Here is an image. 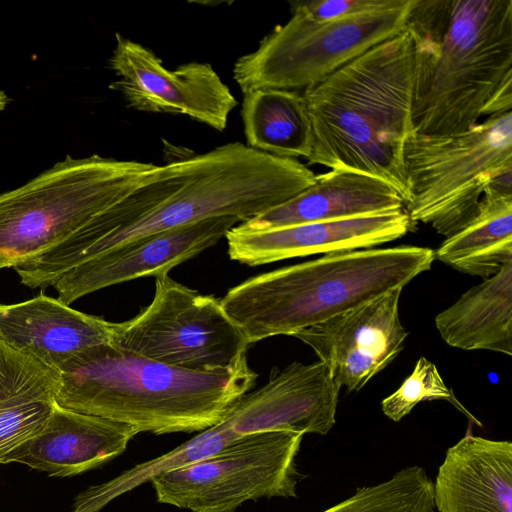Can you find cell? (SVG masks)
<instances>
[{
    "instance_id": "obj_5",
    "label": "cell",
    "mask_w": 512,
    "mask_h": 512,
    "mask_svg": "<svg viewBox=\"0 0 512 512\" xmlns=\"http://www.w3.org/2000/svg\"><path fill=\"white\" fill-rule=\"evenodd\" d=\"M157 165L67 155L0 193V270L68 238L141 185Z\"/></svg>"
},
{
    "instance_id": "obj_13",
    "label": "cell",
    "mask_w": 512,
    "mask_h": 512,
    "mask_svg": "<svg viewBox=\"0 0 512 512\" xmlns=\"http://www.w3.org/2000/svg\"><path fill=\"white\" fill-rule=\"evenodd\" d=\"M405 208L266 230L234 226L225 235L232 260L249 266L314 254L371 249L415 231Z\"/></svg>"
},
{
    "instance_id": "obj_18",
    "label": "cell",
    "mask_w": 512,
    "mask_h": 512,
    "mask_svg": "<svg viewBox=\"0 0 512 512\" xmlns=\"http://www.w3.org/2000/svg\"><path fill=\"white\" fill-rule=\"evenodd\" d=\"M403 208V199L385 181L356 171L330 169L316 175L314 183L294 197L238 226L245 230H266Z\"/></svg>"
},
{
    "instance_id": "obj_4",
    "label": "cell",
    "mask_w": 512,
    "mask_h": 512,
    "mask_svg": "<svg viewBox=\"0 0 512 512\" xmlns=\"http://www.w3.org/2000/svg\"><path fill=\"white\" fill-rule=\"evenodd\" d=\"M434 260V250L413 245L331 253L251 277L220 301L248 344L293 336L404 288Z\"/></svg>"
},
{
    "instance_id": "obj_8",
    "label": "cell",
    "mask_w": 512,
    "mask_h": 512,
    "mask_svg": "<svg viewBox=\"0 0 512 512\" xmlns=\"http://www.w3.org/2000/svg\"><path fill=\"white\" fill-rule=\"evenodd\" d=\"M303 436L284 430L244 435L213 455L154 477L157 501L190 512H234L249 500L295 498Z\"/></svg>"
},
{
    "instance_id": "obj_24",
    "label": "cell",
    "mask_w": 512,
    "mask_h": 512,
    "mask_svg": "<svg viewBox=\"0 0 512 512\" xmlns=\"http://www.w3.org/2000/svg\"><path fill=\"white\" fill-rule=\"evenodd\" d=\"M433 482L417 465L390 479L357 488L355 494L323 512H434Z\"/></svg>"
},
{
    "instance_id": "obj_15",
    "label": "cell",
    "mask_w": 512,
    "mask_h": 512,
    "mask_svg": "<svg viewBox=\"0 0 512 512\" xmlns=\"http://www.w3.org/2000/svg\"><path fill=\"white\" fill-rule=\"evenodd\" d=\"M113 331L114 323L44 294L0 304V342L57 372L83 351L111 343Z\"/></svg>"
},
{
    "instance_id": "obj_1",
    "label": "cell",
    "mask_w": 512,
    "mask_h": 512,
    "mask_svg": "<svg viewBox=\"0 0 512 512\" xmlns=\"http://www.w3.org/2000/svg\"><path fill=\"white\" fill-rule=\"evenodd\" d=\"M416 44L406 26L303 90L312 129L309 165L377 177L404 201Z\"/></svg>"
},
{
    "instance_id": "obj_21",
    "label": "cell",
    "mask_w": 512,
    "mask_h": 512,
    "mask_svg": "<svg viewBox=\"0 0 512 512\" xmlns=\"http://www.w3.org/2000/svg\"><path fill=\"white\" fill-rule=\"evenodd\" d=\"M241 116L247 146L280 158H308L312 129L303 94L261 88L243 93Z\"/></svg>"
},
{
    "instance_id": "obj_17",
    "label": "cell",
    "mask_w": 512,
    "mask_h": 512,
    "mask_svg": "<svg viewBox=\"0 0 512 512\" xmlns=\"http://www.w3.org/2000/svg\"><path fill=\"white\" fill-rule=\"evenodd\" d=\"M433 498L439 512H512V442L467 433L447 449Z\"/></svg>"
},
{
    "instance_id": "obj_12",
    "label": "cell",
    "mask_w": 512,
    "mask_h": 512,
    "mask_svg": "<svg viewBox=\"0 0 512 512\" xmlns=\"http://www.w3.org/2000/svg\"><path fill=\"white\" fill-rule=\"evenodd\" d=\"M239 222L235 216L210 217L121 245L69 269L52 287L58 292V299L69 305L114 284L168 274L216 244Z\"/></svg>"
},
{
    "instance_id": "obj_16",
    "label": "cell",
    "mask_w": 512,
    "mask_h": 512,
    "mask_svg": "<svg viewBox=\"0 0 512 512\" xmlns=\"http://www.w3.org/2000/svg\"><path fill=\"white\" fill-rule=\"evenodd\" d=\"M138 433L131 425L56 404L42 429L1 464L16 462L50 476H74L122 454Z\"/></svg>"
},
{
    "instance_id": "obj_10",
    "label": "cell",
    "mask_w": 512,
    "mask_h": 512,
    "mask_svg": "<svg viewBox=\"0 0 512 512\" xmlns=\"http://www.w3.org/2000/svg\"><path fill=\"white\" fill-rule=\"evenodd\" d=\"M109 66L129 107L143 112L181 114L217 131L226 128L238 102L209 63L189 62L167 69L149 48L115 33Z\"/></svg>"
},
{
    "instance_id": "obj_27",
    "label": "cell",
    "mask_w": 512,
    "mask_h": 512,
    "mask_svg": "<svg viewBox=\"0 0 512 512\" xmlns=\"http://www.w3.org/2000/svg\"><path fill=\"white\" fill-rule=\"evenodd\" d=\"M512 74L507 75L498 85L481 111L482 116L511 112Z\"/></svg>"
},
{
    "instance_id": "obj_19",
    "label": "cell",
    "mask_w": 512,
    "mask_h": 512,
    "mask_svg": "<svg viewBox=\"0 0 512 512\" xmlns=\"http://www.w3.org/2000/svg\"><path fill=\"white\" fill-rule=\"evenodd\" d=\"M441 338L463 350L512 355V260L435 318Z\"/></svg>"
},
{
    "instance_id": "obj_2",
    "label": "cell",
    "mask_w": 512,
    "mask_h": 512,
    "mask_svg": "<svg viewBox=\"0 0 512 512\" xmlns=\"http://www.w3.org/2000/svg\"><path fill=\"white\" fill-rule=\"evenodd\" d=\"M411 120L416 133L449 136L477 124L512 74V0H414Z\"/></svg>"
},
{
    "instance_id": "obj_3",
    "label": "cell",
    "mask_w": 512,
    "mask_h": 512,
    "mask_svg": "<svg viewBox=\"0 0 512 512\" xmlns=\"http://www.w3.org/2000/svg\"><path fill=\"white\" fill-rule=\"evenodd\" d=\"M59 374V406L156 435L198 432L216 425L257 378L246 356L230 369L198 372L111 343L76 355Z\"/></svg>"
},
{
    "instance_id": "obj_6",
    "label": "cell",
    "mask_w": 512,
    "mask_h": 512,
    "mask_svg": "<svg viewBox=\"0 0 512 512\" xmlns=\"http://www.w3.org/2000/svg\"><path fill=\"white\" fill-rule=\"evenodd\" d=\"M512 165V112L488 116L449 136L413 132L405 143L409 200L414 223L443 236L462 229L477 213L494 170Z\"/></svg>"
},
{
    "instance_id": "obj_7",
    "label": "cell",
    "mask_w": 512,
    "mask_h": 512,
    "mask_svg": "<svg viewBox=\"0 0 512 512\" xmlns=\"http://www.w3.org/2000/svg\"><path fill=\"white\" fill-rule=\"evenodd\" d=\"M414 0L335 21L292 13L239 57L233 78L242 93L261 88L305 90L405 27Z\"/></svg>"
},
{
    "instance_id": "obj_14",
    "label": "cell",
    "mask_w": 512,
    "mask_h": 512,
    "mask_svg": "<svg viewBox=\"0 0 512 512\" xmlns=\"http://www.w3.org/2000/svg\"><path fill=\"white\" fill-rule=\"evenodd\" d=\"M340 386L317 361L273 368L269 380L247 392L224 418L240 436L264 431L327 434L336 422Z\"/></svg>"
},
{
    "instance_id": "obj_22",
    "label": "cell",
    "mask_w": 512,
    "mask_h": 512,
    "mask_svg": "<svg viewBox=\"0 0 512 512\" xmlns=\"http://www.w3.org/2000/svg\"><path fill=\"white\" fill-rule=\"evenodd\" d=\"M435 259L483 279L512 260V196L485 192L476 215L447 237Z\"/></svg>"
},
{
    "instance_id": "obj_9",
    "label": "cell",
    "mask_w": 512,
    "mask_h": 512,
    "mask_svg": "<svg viewBox=\"0 0 512 512\" xmlns=\"http://www.w3.org/2000/svg\"><path fill=\"white\" fill-rule=\"evenodd\" d=\"M152 301L130 320L114 323L111 344L148 359L198 372L232 368L249 346L221 301L170 278L155 277Z\"/></svg>"
},
{
    "instance_id": "obj_26",
    "label": "cell",
    "mask_w": 512,
    "mask_h": 512,
    "mask_svg": "<svg viewBox=\"0 0 512 512\" xmlns=\"http://www.w3.org/2000/svg\"><path fill=\"white\" fill-rule=\"evenodd\" d=\"M399 0H312L292 2L291 12L317 22L335 21L392 7Z\"/></svg>"
},
{
    "instance_id": "obj_25",
    "label": "cell",
    "mask_w": 512,
    "mask_h": 512,
    "mask_svg": "<svg viewBox=\"0 0 512 512\" xmlns=\"http://www.w3.org/2000/svg\"><path fill=\"white\" fill-rule=\"evenodd\" d=\"M432 400L448 401L471 421L481 425L446 386L437 367L425 357L418 359L412 373L382 401L381 408L386 417L398 422L420 402Z\"/></svg>"
},
{
    "instance_id": "obj_11",
    "label": "cell",
    "mask_w": 512,
    "mask_h": 512,
    "mask_svg": "<svg viewBox=\"0 0 512 512\" xmlns=\"http://www.w3.org/2000/svg\"><path fill=\"white\" fill-rule=\"evenodd\" d=\"M402 290L397 287L293 336L316 353L340 387L359 391L403 348L408 332L399 318Z\"/></svg>"
},
{
    "instance_id": "obj_20",
    "label": "cell",
    "mask_w": 512,
    "mask_h": 512,
    "mask_svg": "<svg viewBox=\"0 0 512 512\" xmlns=\"http://www.w3.org/2000/svg\"><path fill=\"white\" fill-rule=\"evenodd\" d=\"M59 384V372L0 342V464L42 429Z\"/></svg>"
},
{
    "instance_id": "obj_23",
    "label": "cell",
    "mask_w": 512,
    "mask_h": 512,
    "mask_svg": "<svg viewBox=\"0 0 512 512\" xmlns=\"http://www.w3.org/2000/svg\"><path fill=\"white\" fill-rule=\"evenodd\" d=\"M238 438L240 436L222 420L171 451L84 490L76 497L72 512H100L116 497L151 482L159 474L213 455Z\"/></svg>"
},
{
    "instance_id": "obj_28",
    "label": "cell",
    "mask_w": 512,
    "mask_h": 512,
    "mask_svg": "<svg viewBox=\"0 0 512 512\" xmlns=\"http://www.w3.org/2000/svg\"><path fill=\"white\" fill-rule=\"evenodd\" d=\"M9 98L7 94L0 89V112L4 111L9 103Z\"/></svg>"
}]
</instances>
